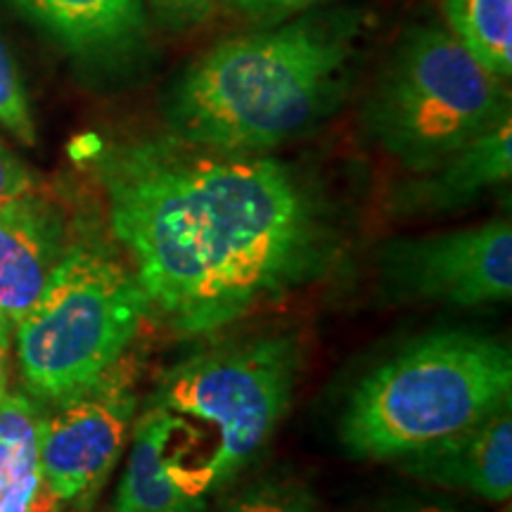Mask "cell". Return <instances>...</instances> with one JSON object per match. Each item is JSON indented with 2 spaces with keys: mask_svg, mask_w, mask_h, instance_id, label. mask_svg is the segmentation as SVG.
Segmentation results:
<instances>
[{
  "mask_svg": "<svg viewBox=\"0 0 512 512\" xmlns=\"http://www.w3.org/2000/svg\"><path fill=\"white\" fill-rule=\"evenodd\" d=\"M12 323L0 316V396L8 392L10 380V351H12Z\"/></svg>",
  "mask_w": 512,
  "mask_h": 512,
  "instance_id": "cell-21",
  "label": "cell"
},
{
  "mask_svg": "<svg viewBox=\"0 0 512 512\" xmlns=\"http://www.w3.org/2000/svg\"><path fill=\"white\" fill-rule=\"evenodd\" d=\"M0 126L12 133L19 143L36 145V124L27 91L3 41H0Z\"/></svg>",
  "mask_w": 512,
  "mask_h": 512,
  "instance_id": "cell-17",
  "label": "cell"
},
{
  "mask_svg": "<svg viewBox=\"0 0 512 512\" xmlns=\"http://www.w3.org/2000/svg\"><path fill=\"white\" fill-rule=\"evenodd\" d=\"M302 368V339L268 332L197 351L159 377L150 406L216 434L197 465L207 496L233 484L261 456L290 411Z\"/></svg>",
  "mask_w": 512,
  "mask_h": 512,
  "instance_id": "cell-6",
  "label": "cell"
},
{
  "mask_svg": "<svg viewBox=\"0 0 512 512\" xmlns=\"http://www.w3.org/2000/svg\"><path fill=\"white\" fill-rule=\"evenodd\" d=\"M62 209L31 190L0 204V316H27L72 242Z\"/></svg>",
  "mask_w": 512,
  "mask_h": 512,
  "instance_id": "cell-10",
  "label": "cell"
},
{
  "mask_svg": "<svg viewBox=\"0 0 512 512\" xmlns=\"http://www.w3.org/2000/svg\"><path fill=\"white\" fill-rule=\"evenodd\" d=\"M505 119V79L444 24H418L401 36L361 112L366 138L408 174L432 169Z\"/></svg>",
  "mask_w": 512,
  "mask_h": 512,
  "instance_id": "cell-5",
  "label": "cell"
},
{
  "mask_svg": "<svg viewBox=\"0 0 512 512\" xmlns=\"http://www.w3.org/2000/svg\"><path fill=\"white\" fill-rule=\"evenodd\" d=\"M361 27L351 12L299 15L230 38L171 83L162 117L171 138L204 150L261 155L306 136L344 100Z\"/></svg>",
  "mask_w": 512,
  "mask_h": 512,
  "instance_id": "cell-2",
  "label": "cell"
},
{
  "mask_svg": "<svg viewBox=\"0 0 512 512\" xmlns=\"http://www.w3.org/2000/svg\"><path fill=\"white\" fill-rule=\"evenodd\" d=\"M408 512H460V510L446 508V505H420V508H413Z\"/></svg>",
  "mask_w": 512,
  "mask_h": 512,
  "instance_id": "cell-22",
  "label": "cell"
},
{
  "mask_svg": "<svg viewBox=\"0 0 512 512\" xmlns=\"http://www.w3.org/2000/svg\"><path fill=\"white\" fill-rule=\"evenodd\" d=\"M136 411L133 361H119L98 382L43 406L41 465L57 503L91 508L124 453Z\"/></svg>",
  "mask_w": 512,
  "mask_h": 512,
  "instance_id": "cell-7",
  "label": "cell"
},
{
  "mask_svg": "<svg viewBox=\"0 0 512 512\" xmlns=\"http://www.w3.org/2000/svg\"><path fill=\"white\" fill-rule=\"evenodd\" d=\"M43 406L24 392L0 396V512H57L41 465Z\"/></svg>",
  "mask_w": 512,
  "mask_h": 512,
  "instance_id": "cell-14",
  "label": "cell"
},
{
  "mask_svg": "<svg viewBox=\"0 0 512 512\" xmlns=\"http://www.w3.org/2000/svg\"><path fill=\"white\" fill-rule=\"evenodd\" d=\"M446 29L489 69L512 74V0H439Z\"/></svg>",
  "mask_w": 512,
  "mask_h": 512,
  "instance_id": "cell-15",
  "label": "cell"
},
{
  "mask_svg": "<svg viewBox=\"0 0 512 512\" xmlns=\"http://www.w3.org/2000/svg\"><path fill=\"white\" fill-rule=\"evenodd\" d=\"M512 176V117L432 169L411 174L389 192L399 219H432L467 209Z\"/></svg>",
  "mask_w": 512,
  "mask_h": 512,
  "instance_id": "cell-11",
  "label": "cell"
},
{
  "mask_svg": "<svg viewBox=\"0 0 512 512\" xmlns=\"http://www.w3.org/2000/svg\"><path fill=\"white\" fill-rule=\"evenodd\" d=\"M185 422L157 406L133 422L131 451L112 512H207L188 444H178Z\"/></svg>",
  "mask_w": 512,
  "mask_h": 512,
  "instance_id": "cell-9",
  "label": "cell"
},
{
  "mask_svg": "<svg viewBox=\"0 0 512 512\" xmlns=\"http://www.w3.org/2000/svg\"><path fill=\"white\" fill-rule=\"evenodd\" d=\"M107 223L147 306L178 337H207L320 283L344 252L313 181L273 157L181 140L98 145Z\"/></svg>",
  "mask_w": 512,
  "mask_h": 512,
  "instance_id": "cell-1",
  "label": "cell"
},
{
  "mask_svg": "<svg viewBox=\"0 0 512 512\" xmlns=\"http://www.w3.org/2000/svg\"><path fill=\"white\" fill-rule=\"evenodd\" d=\"M150 313L136 273L98 235H72L27 316L15 325L17 366L31 399L55 403L124 361Z\"/></svg>",
  "mask_w": 512,
  "mask_h": 512,
  "instance_id": "cell-4",
  "label": "cell"
},
{
  "mask_svg": "<svg viewBox=\"0 0 512 512\" xmlns=\"http://www.w3.org/2000/svg\"><path fill=\"white\" fill-rule=\"evenodd\" d=\"M420 482L470 491L486 501L505 503L512 494V415L510 406L470 430L396 460Z\"/></svg>",
  "mask_w": 512,
  "mask_h": 512,
  "instance_id": "cell-12",
  "label": "cell"
},
{
  "mask_svg": "<svg viewBox=\"0 0 512 512\" xmlns=\"http://www.w3.org/2000/svg\"><path fill=\"white\" fill-rule=\"evenodd\" d=\"M31 24L86 62L119 60L145 38L143 0H8Z\"/></svg>",
  "mask_w": 512,
  "mask_h": 512,
  "instance_id": "cell-13",
  "label": "cell"
},
{
  "mask_svg": "<svg viewBox=\"0 0 512 512\" xmlns=\"http://www.w3.org/2000/svg\"><path fill=\"white\" fill-rule=\"evenodd\" d=\"M216 512H318V503L299 479L268 475L240 486Z\"/></svg>",
  "mask_w": 512,
  "mask_h": 512,
  "instance_id": "cell-16",
  "label": "cell"
},
{
  "mask_svg": "<svg viewBox=\"0 0 512 512\" xmlns=\"http://www.w3.org/2000/svg\"><path fill=\"white\" fill-rule=\"evenodd\" d=\"M219 0H150L159 22L171 31H188L207 22Z\"/></svg>",
  "mask_w": 512,
  "mask_h": 512,
  "instance_id": "cell-19",
  "label": "cell"
},
{
  "mask_svg": "<svg viewBox=\"0 0 512 512\" xmlns=\"http://www.w3.org/2000/svg\"><path fill=\"white\" fill-rule=\"evenodd\" d=\"M377 261L382 290L399 302L472 309L512 297L510 219L392 240L380 249Z\"/></svg>",
  "mask_w": 512,
  "mask_h": 512,
  "instance_id": "cell-8",
  "label": "cell"
},
{
  "mask_svg": "<svg viewBox=\"0 0 512 512\" xmlns=\"http://www.w3.org/2000/svg\"><path fill=\"white\" fill-rule=\"evenodd\" d=\"M510 401L508 344L470 330L430 332L358 380L339 418V439L351 456L396 463Z\"/></svg>",
  "mask_w": 512,
  "mask_h": 512,
  "instance_id": "cell-3",
  "label": "cell"
},
{
  "mask_svg": "<svg viewBox=\"0 0 512 512\" xmlns=\"http://www.w3.org/2000/svg\"><path fill=\"white\" fill-rule=\"evenodd\" d=\"M31 190H36L34 171L0 140V204Z\"/></svg>",
  "mask_w": 512,
  "mask_h": 512,
  "instance_id": "cell-20",
  "label": "cell"
},
{
  "mask_svg": "<svg viewBox=\"0 0 512 512\" xmlns=\"http://www.w3.org/2000/svg\"><path fill=\"white\" fill-rule=\"evenodd\" d=\"M249 22L259 24V27H275L287 19H294L304 12H309L325 0H223Z\"/></svg>",
  "mask_w": 512,
  "mask_h": 512,
  "instance_id": "cell-18",
  "label": "cell"
}]
</instances>
